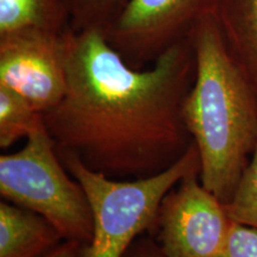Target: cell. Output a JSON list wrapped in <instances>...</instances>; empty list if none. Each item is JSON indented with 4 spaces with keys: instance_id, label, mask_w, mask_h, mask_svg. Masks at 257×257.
Instances as JSON below:
<instances>
[{
    "instance_id": "cell-7",
    "label": "cell",
    "mask_w": 257,
    "mask_h": 257,
    "mask_svg": "<svg viewBox=\"0 0 257 257\" xmlns=\"http://www.w3.org/2000/svg\"><path fill=\"white\" fill-rule=\"evenodd\" d=\"M66 34L25 30L0 36V86L41 113L60 104L67 92Z\"/></svg>"
},
{
    "instance_id": "cell-1",
    "label": "cell",
    "mask_w": 257,
    "mask_h": 257,
    "mask_svg": "<svg viewBox=\"0 0 257 257\" xmlns=\"http://www.w3.org/2000/svg\"><path fill=\"white\" fill-rule=\"evenodd\" d=\"M67 92L43 119L59 155L114 180L165 172L194 144L182 107L195 79L192 37L133 68L100 31L64 35Z\"/></svg>"
},
{
    "instance_id": "cell-10",
    "label": "cell",
    "mask_w": 257,
    "mask_h": 257,
    "mask_svg": "<svg viewBox=\"0 0 257 257\" xmlns=\"http://www.w3.org/2000/svg\"><path fill=\"white\" fill-rule=\"evenodd\" d=\"M25 30L62 35L72 29L61 0H0V36Z\"/></svg>"
},
{
    "instance_id": "cell-16",
    "label": "cell",
    "mask_w": 257,
    "mask_h": 257,
    "mask_svg": "<svg viewBox=\"0 0 257 257\" xmlns=\"http://www.w3.org/2000/svg\"><path fill=\"white\" fill-rule=\"evenodd\" d=\"M82 244L78 240L63 239L59 245L51 249L43 257H80Z\"/></svg>"
},
{
    "instance_id": "cell-6",
    "label": "cell",
    "mask_w": 257,
    "mask_h": 257,
    "mask_svg": "<svg viewBox=\"0 0 257 257\" xmlns=\"http://www.w3.org/2000/svg\"><path fill=\"white\" fill-rule=\"evenodd\" d=\"M217 0H128L104 36L133 68L144 69L191 36Z\"/></svg>"
},
{
    "instance_id": "cell-4",
    "label": "cell",
    "mask_w": 257,
    "mask_h": 257,
    "mask_svg": "<svg viewBox=\"0 0 257 257\" xmlns=\"http://www.w3.org/2000/svg\"><path fill=\"white\" fill-rule=\"evenodd\" d=\"M0 194L46 218L63 239L87 244L92 238L87 195L61 162L46 124L27 138L19 152L0 156Z\"/></svg>"
},
{
    "instance_id": "cell-15",
    "label": "cell",
    "mask_w": 257,
    "mask_h": 257,
    "mask_svg": "<svg viewBox=\"0 0 257 257\" xmlns=\"http://www.w3.org/2000/svg\"><path fill=\"white\" fill-rule=\"evenodd\" d=\"M124 257H166L154 238H137L128 248Z\"/></svg>"
},
{
    "instance_id": "cell-9",
    "label": "cell",
    "mask_w": 257,
    "mask_h": 257,
    "mask_svg": "<svg viewBox=\"0 0 257 257\" xmlns=\"http://www.w3.org/2000/svg\"><path fill=\"white\" fill-rule=\"evenodd\" d=\"M62 240L56 227L36 212L0 202V257H43Z\"/></svg>"
},
{
    "instance_id": "cell-14",
    "label": "cell",
    "mask_w": 257,
    "mask_h": 257,
    "mask_svg": "<svg viewBox=\"0 0 257 257\" xmlns=\"http://www.w3.org/2000/svg\"><path fill=\"white\" fill-rule=\"evenodd\" d=\"M221 257H257V229L233 221Z\"/></svg>"
},
{
    "instance_id": "cell-3",
    "label": "cell",
    "mask_w": 257,
    "mask_h": 257,
    "mask_svg": "<svg viewBox=\"0 0 257 257\" xmlns=\"http://www.w3.org/2000/svg\"><path fill=\"white\" fill-rule=\"evenodd\" d=\"M61 162L85 189L93 216V233L80 257H124L146 231L153 232L163 198L182 179L201 172L195 143L175 165L160 174L138 180H114L93 172L72 155Z\"/></svg>"
},
{
    "instance_id": "cell-12",
    "label": "cell",
    "mask_w": 257,
    "mask_h": 257,
    "mask_svg": "<svg viewBox=\"0 0 257 257\" xmlns=\"http://www.w3.org/2000/svg\"><path fill=\"white\" fill-rule=\"evenodd\" d=\"M73 31H105L121 14L128 0H61Z\"/></svg>"
},
{
    "instance_id": "cell-8",
    "label": "cell",
    "mask_w": 257,
    "mask_h": 257,
    "mask_svg": "<svg viewBox=\"0 0 257 257\" xmlns=\"http://www.w3.org/2000/svg\"><path fill=\"white\" fill-rule=\"evenodd\" d=\"M212 15L257 102V0H217Z\"/></svg>"
},
{
    "instance_id": "cell-5",
    "label": "cell",
    "mask_w": 257,
    "mask_h": 257,
    "mask_svg": "<svg viewBox=\"0 0 257 257\" xmlns=\"http://www.w3.org/2000/svg\"><path fill=\"white\" fill-rule=\"evenodd\" d=\"M186 176L161 202L152 234L166 257H221L233 220L224 202Z\"/></svg>"
},
{
    "instance_id": "cell-11",
    "label": "cell",
    "mask_w": 257,
    "mask_h": 257,
    "mask_svg": "<svg viewBox=\"0 0 257 257\" xmlns=\"http://www.w3.org/2000/svg\"><path fill=\"white\" fill-rule=\"evenodd\" d=\"M44 125L43 114L25 99L0 86V148L6 149Z\"/></svg>"
},
{
    "instance_id": "cell-13",
    "label": "cell",
    "mask_w": 257,
    "mask_h": 257,
    "mask_svg": "<svg viewBox=\"0 0 257 257\" xmlns=\"http://www.w3.org/2000/svg\"><path fill=\"white\" fill-rule=\"evenodd\" d=\"M225 207L231 220L257 229V144L232 198Z\"/></svg>"
},
{
    "instance_id": "cell-2",
    "label": "cell",
    "mask_w": 257,
    "mask_h": 257,
    "mask_svg": "<svg viewBox=\"0 0 257 257\" xmlns=\"http://www.w3.org/2000/svg\"><path fill=\"white\" fill-rule=\"evenodd\" d=\"M191 37L195 79L182 117L200 154L202 186L227 204L256 148L257 102L213 15L205 16Z\"/></svg>"
}]
</instances>
